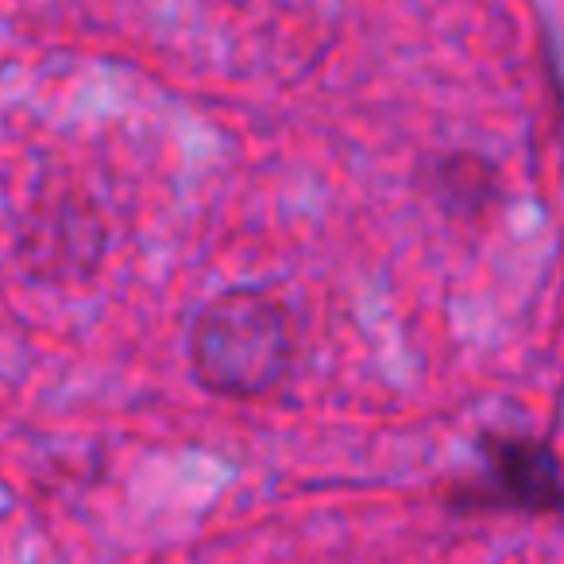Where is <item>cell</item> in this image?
Wrapping results in <instances>:
<instances>
[{"mask_svg":"<svg viewBox=\"0 0 564 564\" xmlns=\"http://www.w3.org/2000/svg\"><path fill=\"white\" fill-rule=\"evenodd\" d=\"M294 360V317L259 286H236L197 310L189 325V371L217 399L271 394Z\"/></svg>","mask_w":564,"mask_h":564,"instance_id":"cell-1","label":"cell"},{"mask_svg":"<svg viewBox=\"0 0 564 564\" xmlns=\"http://www.w3.org/2000/svg\"><path fill=\"white\" fill-rule=\"evenodd\" d=\"M484 471L464 479L445 495L448 510H522V514H556L564 502L561 460L553 441L525 433H484L479 437Z\"/></svg>","mask_w":564,"mask_h":564,"instance_id":"cell-2","label":"cell"},{"mask_svg":"<svg viewBox=\"0 0 564 564\" xmlns=\"http://www.w3.org/2000/svg\"><path fill=\"white\" fill-rule=\"evenodd\" d=\"M425 189L437 197V205L453 217L476 220L499 202L502 178L491 159L476 151H453L425 166Z\"/></svg>","mask_w":564,"mask_h":564,"instance_id":"cell-3","label":"cell"}]
</instances>
